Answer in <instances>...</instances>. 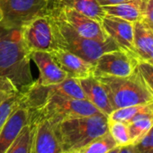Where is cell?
<instances>
[{
	"label": "cell",
	"mask_w": 153,
	"mask_h": 153,
	"mask_svg": "<svg viewBox=\"0 0 153 153\" xmlns=\"http://www.w3.org/2000/svg\"><path fill=\"white\" fill-rule=\"evenodd\" d=\"M31 52L21 38L20 30L1 28L0 76L11 80L20 92L25 90L35 81L31 69Z\"/></svg>",
	"instance_id": "1"
},
{
	"label": "cell",
	"mask_w": 153,
	"mask_h": 153,
	"mask_svg": "<svg viewBox=\"0 0 153 153\" xmlns=\"http://www.w3.org/2000/svg\"><path fill=\"white\" fill-rule=\"evenodd\" d=\"M49 13L51 17L52 30L57 48L74 53L94 65L104 53L120 50L112 38L109 37L105 42L85 38L57 15L51 12Z\"/></svg>",
	"instance_id": "2"
},
{
	"label": "cell",
	"mask_w": 153,
	"mask_h": 153,
	"mask_svg": "<svg viewBox=\"0 0 153 153\" xmlns=\"http://www.w3.org/2000/svg\"><path fill=\"white\" fill-rule=\"evenodd\" d=\"M62 151L72 152L108 131V117L104 114L76 117L53 125Z\"/></svg>",
	"instance_id": "3"
},
{
	"label": "cell",
	"mask_w": 153,
	"mask_h": 153,
	"mask_svg": "<svg viewBox=\"0 0 153 153\" xmlns=\"http://www.w3.org/2000/svg\"><path fill=\"white\" fill-rule=\"evenodd\" d=\"M96 76L104 86L114 110L153 102V95L144 83L137 67L128 76Z\"/></svg>",
	"instance_id": "4"
},
{
	"label": "cell",
	"mask_w": 153,
	"mask_h": 153,
	"mask_svg": "<svg viewBox=\"0 0 153 153\" xmlns=\"http://www.w3.org/2000/svg\"><path fill=\"white\" fill-rule=\"evenodd\" d=\"M45 92L46 98L44 102L38 108L30 110V112L48 120L52 125L71 118L101 114V112L87 99H74L55 94H49L47 93L46 87Z\"/></svg>",
	"instance_id": "5"
},
{
	"label": "cell",
	"mask_w": 153,
	"mask_h": 153,
	"mask_svg": "<svg viewBox=\"0 0 153 153\" xmlns=\"http://www.w3.org/2000/svg\"><path fill=\"white\" fill-rule=\"evenodd\" d=\"M50 12V0H0V27L19 30L31 20Z\"/></svg>",
	"instance_id": "6"
},
{
	"label": "cell",
	"mask_w": 153,
	"mask_h": 153,
	"mask_svg": "<svg viewBox=\"0 0 153 153\" xmlns=\"http://www.w3.org/2000/svg\"><path fill=\"white\" fill-rule=\"evenodd\" d=\"M19 30L21 38L30 52H51L57 49L50 13L31 20Z\"/></svg>",
	"instance_id": "7"
},
{
	"label": "cell",
	"mask_w": 153,
	"mask_h": 153,
	"mask_svg": "<svg viewBox=\"0 0 153 153\" xmlns=\"http://www.w3.org/2000/svg\"><path fill=\"white\" fill-rule=\"evenodd\" d=\"M138 57L123 50L104 53L95 64V76H128L131 75L138 63Z\"/></svg>",
	"instance_id": "8"
},
{
	"label": "cell",
	"mask_w": 153,
	"mask_h": 153,
	"mask_svg": "<svg viewBox=\"0 0 153 153\" xmlns=\"http://www.w3.org/2000/svg\"><path fill=\"white\" fill-rule=\"evenodd\" d=\"M50 12L57 15L79 34L85 38L99 42H105L109 38L100 22L94 20L79 11L71 8H61L51 10Z\"/></svg>",
	"instance_id": "9"
},
{
	"label": "cell",
	"mask_w": 153,
	"mask_h": 153,
	"mask_svg": "<svg viewBox=\"0 0 153 153\" xmlns=\"http://www.w3.org/2000/svg\"><path fill=\"white\" fill-rule=\"evenodd\" d=\"M30 114L33 127L31 153H60L62 149L54 126L48 120Z\"/></svg>",
	"instance_id": "10"
},
{
	"label": "cell",
	"mask_w": 153,
	"mask_h": 153,
	"mask_svg": "<svg viewBox=\"0 0 153 153\" xmlns=\"http://www.w3.org/2000/svg\"><path fill=\"white\" fill-rule=\"evenodd\" d=\"M58 66L67 74L68 78L86 79L94 75L95 65L68 51L57 48L50 52Z\"/></svg>",
	"instance_id": "11"
},
{
	"label": "cell",
	"mask_w": 153,
	"mask_h": 153,
	"mask_svg": "<svg viewBox=\"0 0 153 153\" xmlns=\"http://www.w3.org/2000/svg\"><path fill=\"white\" fill-rule=\"evenodd\" d=\"M101 24L105 33L115 42L121 50L135 54L133 23L120 17L105 15Z\"/></svg>",
	"instance_id": "12"
},
{
	"label": "cell",
	"mask_w": 153,
	"mask_h": 153,
	"mask_svg": "<svg viewBox=\"0 0 153 153\" xmlns=\"http://www.w3.org/2000/svg\"><path fill=\"white\" fill-rule=\"evenodd\" d=\"M31 59L39 69V78L36 80L40 85L51 86L64 81L68 76L58 66L51 54L48 51H32Z\"/></svg>",
	"instance_id": "13"
},
{
	"label": "cell",
	"mask_w": 153,
	"mask_h": 153,
	"mask_svg": "<svg viewBox=\"0 0 153 153\" xmlns=\"http://www.w3.org/2000/svg\"><path fill=\"white\" fill-rule=\"evenodd\" d=\"M31 123L30 110L22 104L11 114L0 130V153H5L22 131Z\"/></svg>",
	"instance_id": "14"
},
{
	"label": "cell",
	"mask_w": 153,
	"mask_h": 153,
	"mask_svg": "<svg viewBox=\"0 0 153 153\" xmlns=\"http://www.w3.org/2000/svg\"><path fill=\"white\" fill-rule=\"evenodd\" d=\"M79 83L85 93L86 99L108 117L114 109L111 105L106 91L97 76L92 75L86 79H79Z\"/></svg>",
	"instance_id": "15"
},
{
	"label": "cell",
	"mask_w": 153,
	"mask_h": 153,
	"mask_svg": "<svg viewBox=\"0 0 153 153\" xmlns=\"http://www.w3.org/2000/svg\"><path fill=\"white\" fill-rule=\"evenodd\" d=\"M61 8L74 9L100 23L105 16L103 7L97 0H50V11Z\"/></svg>",
	"instance_id": "16"
},
{
	"label": "cell",
	"mask_w": 153,
	"mask_h": 153,
	"mask_svg": "<svg viewBox=\"0 0 153 153\" xmlns=\"http://www.w3.org/2000/svg\"><path fill=\"white\" fill-rule=\"evenodd\" d=\"M146 3L147 0H129L124 3L103 7V9L107 16L120 17L135 23L144 19Z\"/></svg>",
	"instance_id": "17"
},
{
	"label": "cell",
	"mask_w": 153,
	"mask_h": 153,
	"mask_svg": "<svg viewBox=\"0 0 153 153\" xmlns=\"http://www.w3.org/2000/svg\"><path fill=\"white\" fill-rule=\"evenodd\" d=\"M133 43L138 59L146 60L153 50V26L144 19L133 23Z\"/></svg>",
	"instance_id": "18"
},
{
	"label": "cell",
	"mask_w": 153,
	"mask_h": 153,
	"mask_svg": "<svg viewBox=\"0 0 153 153\" xmlns=\"http://www.w3.org/2000/svg\"><path fill=\"white\" fill-rule=\"evenodd\" d=\"M47 93L55 94L74 99H86L79 79L67 78L64 81L51 86H45Z\"/></svg>",
	"instance_id": "19"
},
{
	"label": "cell",
	"mask_w": 153,
	"mask_h": 153,
	"mask_svg": "<svg viewBox=\"0 0 153 153\" xmlns=\"http://www.w3.org/2000/svg\"><path fill=\"white\" fill-rule=\"evenodd\" d=\"M149 114H153V102L114 110L108 116V119L128 123L136 117Z\"/></svg>",
	"instance_id": "20"
},
{
	"label": "cell",
	"mask_w": 153,
	"mask_h": 153,
	"mask_svg": "<svg viewBox=\"0 0 153 153\" xmlns=\"http://www.w3.org/2000/svg\"><path fill=\"white\" fill-rule=\"evenodd\" d=\"M131 144L138 143L153 127V114H144L127 123Z\"/></svg>",
	"instance_id": "21"
},
{
	"label": "cell",
	"mask_w": 153,
	"mask_h": 153,
	"mask_svg": "<svg viewBox=\"0 0 153 153\" xmlns=\"http://www.w3.org/2000/svg\"><path fill=\"white\" fill-rule=\"evenodd\" d=\"M116 147H118V145L107 131L104 135L91 140L85 146L70 153H108Z\"/></svg>",
	"instance_id": "22"
},
{
	"label": "cell",
	"mask_w": 153,
	"mask_h": 153,
	"mask_svg": "<svg viewBox=\"0 0 153 153\" xmlns=\"http://www.w3.org/2000/svg\"><path fill=\"white\" fill-rule=\"evenodd\" d=\"M33 127L31 123L25 125L17 138L9 146L5 153H31Z\"/></svg>",
	"instance_id": "23"
},
{
	"label": "cell",
	"mask_w": 153,
	"mask_h": 153,
	"mask_svg": "<svg viewBox=\"0 0 153 153\" xmlns=\"http://www.w3.org/2000/svg\"><path fill=\"white\" fill-rule=\"evenodd\" d=\"M108 132L119 147L131 144L127 123L108 119Z\"/></svg>",
	"instance_id": "24"
},
{
	"label": "cell",
	"mask_w": 153,
	"mask_h": 153,
	"mask_svg": "<svg viewBox=\"0 0 153 153\" xmlns=\"http://www.w3.org/2000/svg\"><path fill=\"white\" fill-rule=\"evenodd\" d=\"M21 95L20 92L7 98L0 105V130L11 115V114L21 105Z\"/></svg>",
	"instance_id": "25"
},
{
	"label": "cell",
	"mask_w": 153,
	"mask_h": 153,
	"mask_svg": "<svg viewBox=\"0 0 153 153\" xmlns=\"http://www.w3.org/2000/svg\"><path fill=\"white\" fill-rule=\"evenodd\" d=\"M137 69L140 72L147 88L153 95V65L146 60L138 59Z\"/></svg>",
	"instance_id": "26"
},
{
	"label": "cell",
	"mask_w": 153,
	"mask_h": 153,
	"mask_svg": "<svg viewBox=\"0 0 153 153\" xmlns=\"http://www.w3.org/2000/svg\"><path fill=\"white\" fill-rule=\"evenodd\" d=\"M19 92L20 91L11 80L5 78V76H0V105L7 98Z\"/></svg>",
	"instance_id": "27"
},
{
	"label": "cell",
	"mask_w": 153,
	"mask_h": 153,
	"mask_svg": "<svg viewBox=\"0 0 153 153\" xmlns=\"http://www.w3.org/2000/svg\"><path fill=\"white\" fill-rule=\"evenodd\" d=\"M134 153H153V127L136 144H133Z\"/></svg>",
	"instance_id": "28"
},
{
	"label": "cell",
	"mask_w": 153,
	"mask_h": 153,
	"mask_svg": "<svg viewBox=\"0 0 153 153\" xmlns=\"http://www.w3.org/2000/svg\"><path fill=\"white\" fill-rule=\"evenodd\" d=\"M144 20L151 26H153V0H147Z\"/></svg>",
	"instance_id": "29"
},
{
	"label": "cell",
	"mask_w": 153,
	"mask_h": 153,
	"mask_svg": "<svg viewBox=\"0 0 153 153\" xmlns=\"http://www.w3.org/2000/svg\"><path fill=\"white\" fill-rule=\"evenodd\" d=\"M97 3L103 7H107V6H114L121 3L127 2L129 0H97Z\"/></svg>",
	"instance_id": "30"
},
{
	"label": "cell",
	"mask_w": 153,
	"mask_h": 153,
	"mask_svg": "<svg viewBox=\"0 0 153 153\" xmlns=\"http://www.w3.org/2000/svg\"><path fill=\"white\" fill-rule=\"evenodd\" d=\"M119 153H134L133 144H129V145L121 147Z\"/></svg>",
	"instance_id": "31"
},
{
	"label": "cell",
	"mask_w": 153,
	"mask_h": 153,
	"mask_svg": "<svg viewBox=\"0 0 153 153\" xmlns=\"http://www.w3.org/2000/svg\"><path fill=\"white\" fill-rule=\"evenodd\" d=\"M146 61H148L149 63H150L151 65H153V50L150 51V53H149L148 59H146Z\"/></svg>",
	"instance_id": "32"
},
{
	"label": "cell",
	"mask_w": 153,
	"mask_h": 153,
	"mask_svg": "<svg viewBox=\"0 0 153 153\" xmlns=\"http://www.w3.org/2000/svg\"><path fill=\"white\" fill-rule=\"evenodd\" d=\"M120 148H121V147H119V146H118V147H116L115 149H112V150H111L110 152H108V153H119V151H120Z\"/></svg>",
	"instance_id": "33"
},
{
	"label": "cell",
	"mask_w": 153,
	"mask_h": 153,
	"mask_svg": "<svg viewBox=\"0 0 153 153\" xmlns=\"http://www.w3.org/2000/svg\"><path fill=\"white\" fill-rule=\"evenodd\" d=\"M60 153H70V152H68V151H61Z\"/></svg>",
	"instance_id": "34"
},
{
	"label": "cell",
	"mask_w": 153,
	"mask_h": 153,
	"mask_svg": "<svg viewBox=\"0 0 153 153\" xmlns=\"http://www.w3.org/2000/svg\"><path fill=\"white\" fill-rule=\"evenodd\" d=\"M0 33H1V28H0Z\"/></svg>",
	"instance_id": "35"
}]
</instances>
